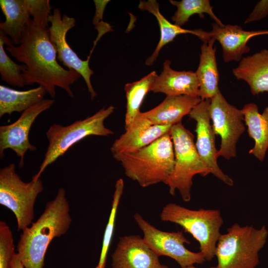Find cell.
<instances>
[{
  "instance_id": "obj_1",
  "label": "cell",
  "mask_w": 268,
  "mask_h": 268,
  "mask_svg": "<svg viewBox=\"0 0 268 268\" xmlns=\"http://www.w3.org/2000/svg\"><path fill=\"white\" fill-rule=\"evenodd\" d=\"M5 49L26 69L22 72L25 85L37 83L43 87L52 98L56 87L74 97L71 85L81 75L72 69H66L58 62L56 50L51 41L48 27L36 24L31 18L23 33L21 43L14 45L9 37L0 30Z\"/></svg>"
},
{
  "instance_id": "obj_2",
  "label": "cell",
  "mask_w": 268,
  "mask_h": 268,
  "mask_svg": "<svg viewBox=\"0 0 268 268\" xmlns=\"http://www.w3.org/2000/svg\"><path fill=\"white\" fill-rule=\"evenodd\" d=\"M69 205L65 190L59 189L48 201L37 220L22 231L17 250L24 268H43L45 256L51 241L68 231L71 223Z\"/></svg>"
},
{
  "instance_id": "obj_3",
  "label": "cell",
  "mask_w": 268,
  "mask_h": 268,
  "mask_svg": "<svg viewBox=\"0 0 268 268\" xmlns=\"http://www.w3.org/2000/svg\"><path fill=\"white\" fill-rule=\"evenodd\" d=\"M113 157L121 163L125 175L142 187L159 183L167 184L175 164L169 133L139 150Z\"/></svg>"
},
{
  "instance_id": "obj_4",
  "label": "cell",
  "mask_w": 268,
  "mask_h": 268,
  "mask_svg": "<svg viewBox=\"0 0 268 268\" xmlns=\"http://www.w3.org/2000/svg\"><path fill=\"white\" fill-rule=\"evenodd\" d=\"M268 236L265 226L256 229L235 223L221 234L215 257L218 268H255L259 263V252Z\"/></svg>"
},
{
  "instance_id": "obj_5",
  "label": "cell",
  "mask_w": 268,
  "mask_h": 268,
  "mask_svg": "<svg viewBox=\"0 0 268 268\" xmlns=\"http://www.w3.org/2000/svg\"><path fill=\"white\" fill-rule=\"evenodd\" d=\"M115 107L103 108L91 116L77 120L67 126L54 124L47 131L48 146L37 173L32 180L36 181L46 167L63 156L72 145L90 135L108 136L114 132L104 125L105 120L114 111Z\"/></svg>"
},
{
  "instance_id": "obj_6",
  "label": "cell",
  "mask_w": 268,
  "mask_h": 268,
  "mask_svg": "<svg viewBox=\"0 0 268 268\" xmlns=\"http://www.w3.org/2000/svg\"><path fill=\"white\" fill-rule=\"evenodd\" d=\"M161 220L180 225L191 234L200 244V249L207 261L215 257L217 243L223 223L219 210L188 209L174 203H169L162 208Z\"/></svg>"
},
{
  "instance_id": "obj_7",
  "label": "cell",
  "mask_w": 268,
  "mask_h": 268,
  "mask_svg": "<svg viewBox=\"0 0 268 268\" xmlns=\"http://www.w3.org/2000/svg\"><path fill=\"white\" fill-rule=\"evenodd\" d=\"M169 133L173 144L175 164L166 185L171 195L175 196L178 190L182 199L189 202L194 176L199 174L204 177L211 174V171L199 154L193 135L181 122L173 125Z\"/></svg>"
},
{
  "instance_id": "obj_8",
  "label": "cell",
  "mask_w": 268,
  "mask_h": 268,
  "mask_svg": "<svg viewBox=\"0 0 268 268\" xmlns=\"http://www.w3.org/2000/svg\"><path fill=\"white\" fill-rule=\"evenodd\" d=\"M43 189L40 179L29 182L22 180L13 163L0 169V204L13 212L18 231H23L33 223L35 203Z\"/></svg>"
},
{
  "instance_id": "obj_9",
  "label": "cell",
  "mask_w": 268,
  "mask_h": 268,
  "mask_svg": "<svg viewBox=\"0 0 268 268\" xmlns=\"http://www.w3.org/2000/svg\"><path fill=\"white\" fill-rule=\"evenodd\" d=\"M134 219L143 233V239L147 245L159 257L165 256L174 259L181 268L201 264L206 260L201 252H193L185 246L190 242L182 231L166 232L160 230L145 220L138 213Z\"/></svg>"
},
{
  "instance_id": "obj_10",
  "label": "cell",
  "mask_w": 268,
  "mask_h": 268,
  "mask_svg": "<svg viewBox=\"0 0 268 268\" xmlns=\"http://www.w3.org/2000/svg\"><path fill=\"white\" fill-rule=\"evenodd\" d=\"M209 114L214 133L221 138L217 157H236L237 142L245 130L242 110L230 104L219 90L210 99Z\"/></svg>"
},
{
  "instance_id": "obj_11",
  "label": "cell",
  "mask_w": 268,
  "mask_h": 268,
  "mask_svg": "<svg viewBox=\"0 0 268 268\" xmlns=\"http://www.w3.org/2000/svg\"><path fill=\"white\" fill-rule=\"evenodd\" d=\"M48 21L51 23V26L48 27L50 38L56 50L57 60L68 69H74L83 77L90 98L93 100L97 93L91 82V76L94 71L89 67L90 57L86 60L80 59L67 41V32L75 26V18L66 14L62 15L59 9L55 8Z\"/></svg>"
},
{
  "instance_id": "obj_12",
  "label": "cell",
  "mask_w": 268,
  "mask_h": 268,
  "mask_svg": "<svg viewBox=\"0 0 268 268\" xmlns=\"http://www.w3.org/2000/svg\"><path fill=\"white\" fill-rule=\"evenodd\" d=\"M52 99H45L21 113L14 123L0 127V157H4V151L13 150L20 158L19 166L24 165V155L27 151H33L36 147L30 142L29 134L32 124L42 113L55 103Z\"/></svg>"
},
{
  "instance_id": "obj_13",
  "label": "cell",
  "mask_w": 268,
  "mask_h": 268,
  "mask_svg": "<svg viewBox=\"0 0 268 268\" xmlns=\"http://www.w3.org/2000/svg\"><path fill=\"white\" fill-rule=\"evenodd\" d=\"M209 106L210 99L202 100L189 114L197 123L196 147L211 174L226 185L232 186L233 180L221 170L217 162L218 151L215 144V134L210 123Z\"/></svg>"
},
{
  "instance_id": "obj_14",
  "label": "cell",
  "mask_w": 268,
  "mask_h": 268,
  "mask_svg": "<svg viewBox=\"0 0 268 268\" xmlns=\"http://www.w3.org/2000/svg\"><path fill=\"white\" fill-rule=\"evenodd\" d=\"M159 257L140 236H124L112 255V268H162Z\"/></svg>"
},
{
  "instance_id": "obj_15",
  "label": "cell",
  "mask_w": 268,
  "mask_h": 268,
  "mask_svg": "<svg viewBox=\"0 0 268 268\" xmlns=\"http://www.w3.org/2000/svg\"><path fill=\"white\" fill-rule=\"evenodd\" d=\"M171 125H154L141 112L125 132L116 139L110 150L113 155L134 152L169 133Z\"/></svg>"
},
{
  "instance_id": "obj_16",
  "label": "cell",
  "mask_w": 268,
  "mask_h": 268,
  "mask_svg": "<svg viewBox=\"0 0 268 268\" xmlns=\"http://www.w3.org/2000/svg\"><path fill=\"white\" fill-rule=\"evenodd\" d=\"M212 30L208 32V37L219 42L223 60L226 63L232 61L240 62L242 56L250 51L247 43L251 38L268 34V30L246 31L236 25L220 26L214 23L212 24Z\"/></svg>"
},
{
  "instance_id": "obj_17",
  "label": "cell",
  "mask_w": 268,
  "mask_h": 268,
  "mask_svg": "<svg viewBox=\"0 0 268 268\" xmlns=\"http://www.w3.org/2000/svg\"><path fill=\"white\" fill-rule=\"evenodd\" d=\"M170 65L169 60L164 61L163 70L155 78L150 91L164 93L166 96H199V83L196 72L175 70Z\"/></svg>"
},
{
  "instance_id": "obj_18",
  "label": "cell",
  "mask_w": 268,
  "mask_h": 268,
  "mask_svg": "<svg viewBox=\"0 0 268 268\" xmlns=\"http://www.w3.org/2000/svg\"><path fill=\"white\" fill-rule=\"evenodd\" d=\"M201 100L199 96H166L158 105L141 114L152 125L173 126L181 123Z\"/></svg>"
},
{
  "instance_id": "obj_19",
  "label": "cell",
  "mask_w": 268,
  "mask_h": 268,
  "mask_svg": "<svg viewBox=\"0 0 268 268\" xmlns=\"http://www.w3.org/2000/svg\"><path fill=\"white\" fill-rule=\"evenodd\" d=\"M233 73L248 83L253 95L268 92V50L243 58Z\"/></svg>"
},
{
  "instance_id": "obj_20",
  "label": "cell",
  "mask_w": 268,
  "mask_h": 268,
  "mask_svg": "<svg viewBox=\"0 0 268 268\" xmlns=\"http://www.w3.org/2000/svg\"><path fill=\"white\" fill-rule=\"evenodd\" d=\"M138 7L141 10L148 11L156 17L160 31L159 42L153 53L145 61V64L147 66H151L158 58L161 49L178 35L193 34L198 37L203 43H207L210 40L207 31L202 29H186L171 23L161 13L159 3L155 0H140Z\"/></svg>"
},
{
  "instance_id": "obj_21",
  "label": "cell",
  "mask_w": 268,
  "mask_h": 268,
  "mask_svg": "<svg viewBox=\"0 0 268 268\" xmlns=\"http://www.w3.org/2000/svg\"><path fill=\"white\" fill-rule=\"evenodd\" d=\"M215 40L211 39L201 48L199 65L196 72L199 83V97L201 100L210 99L219 90V72L215 57Z\"/></svg>"
},
{
  "instance_id": "obj_22",
  "label": "cell",
  "mask_w": 268,
  "mask_h": 268,
  "mask_svg": "<svg viewBox=\"0 0 268 268\" xmlns=\"http://www.w3.org/2000/svg\"><path fill=\"white\" fill-rule=\"evenodd\" d=\"M241 110L248 127L249 135L255 141L249 154H253L262 162L268 148V107L261 114L258 106L250 103L245 105Z\"/></svg>"
},
{
  "instance_id": "obj_23",
  "label": "cell",
  "mask_w": 268,
  "mask_h": 268,
  "mask_svg": "<svg viewBox=\"0 0 268 268\" xmlns=\"http://www.w3.org/2000/svg\"><path fill=\"white\" fill-rule=\"evenodd\" d=\"M0 7L5 16V21L0 23V30L10 38L14 45H19L32 18L27 0H0Z\"/></svg>"
},
{
  "instance_id": "obj_24",
  "label": "cell",
  "mask_w": 268,
  "mask_h": 268,
  "mask_svg": "<svg viewBox=\"0 0 268 268\" xmlns=\"http://www.w3.org/2000/svg\"><path fill=\"white\" fill-rule=\"evenodd\" d=\"M45 89L39 86L25 91L16 90L0 85V117L14 112L23 113L44 99Z\"/></svg>"
},
{
  "instance_id": "obj_25",
  "label": "cell",
  "mask_w": 268,
  "mask_h": 268,
  "mask_svg": "<svg viewBox=\"0 0 268 268\" xmlns=\"http://www.w3.org/2000/svg\"><path fill=\"white\" fill-rule=\"evenodd\" d=\"M155 71L151 72L139 80L128 83L125 86L127 98L125 129L128 128L141 112L140 107L157 76Z\"/></svg>"
},
{
  "instance_id": "obj_26",
  "label": "cell",
  "mask_w": 268,
  "mask_h": 268,
  "mask_svg": "<svg viewBox=\"0 0 268 268\" xmlns=\"http://www.w3.org/2000/svg\"><path fill=\"white\" fill-rule=\"evenodd\" d=\"M169 1L177 7V10L171 19L177 26L182 27L194 14H199L200 17H204L203 13L209 15L219 26H224L213 12L212 6L208 0H170Z\"/></svg>"
},
{
  "instance_id": "obj_27",
  "label": "cell",
  "mask_w": 268,
  "mask_h": 268,
  "mask_svg": "<svg viewBox=\"0 0 268 268\" xmlns=\"http://www.w3.org/2000/svg\"><path fill=\"white\" fill-rule=\"evenodd\" d=\"M124 188V180L123 179L120 178L116 181L115 184L111 212L104 232L99 260L96 268H105L107 254L114 231L117 212L123 194Z\"/></svg>"
},
{
  "instance_id": "obj_28",
  "label": "cell",
  "mask_w": 268,
  "mask_h": 268,
  "mask_svg": "<svg viewBox=\"0 0 268 268\" xmlns=\"http://www.w3.org/2000/svg\"><path fill=\"white\" fill-rule=\"evenodd\" d=\"M4 42L0 35V74L2 80L9 85L23 87L24 81L22 72L26 69L24 65L15 63L8 56L4 48Z\"/></svg>"
},
{
  "instance_id": "obj_29",
  "label": "cell",
  "mask_w": 268,
  "mask_h": 268,
  "mask_svg": "<svg viewBox=\"0 0 268 268\" xmlns=\"http://www.w3.org/2000/svg\"><path fill=\"white\" fill-rule=\"evenodd\" d=\"M12 233L7 223L0 221V268H10L15 254Z\"/></svg>"
},
{
  "instance_id": "obj_30",
  "label": "cell",
  "mask_w": 268,
  "mask_h": 268,
  "mask_svg": "<svg viewBox=\"0 0 268 268\" xmlns=\"http://www.w3.org/2000/svg\"><path fill=\"white\" fill-rule=\"evenodd\" d=\"M33 21L37 24L48 27L51 6L49 0H27Z\"/></svg>"
},
{
  "instance_id": "obj_31",
  "label": "cell",
  "mask_w": 268,
  "mask_h": 268,
  "mask_svg": "<svg viewBox=\"0 0 268 268\" xmlns=\"http://www.w3.org/2000/svg\"><path fill=\"white\" fill-rule=\"evenodd\" d=\"M268 15V0H262L255 5L252 12L248 16L244 23L260 20Z\"/></svg>"
},
{
  "instance_id": "obj_32",
  "label": "cell",
  "mask_w": 268,
  "mask_h": 268,
  "mask_svg": "<svg viewBox=\"0 0 268 268\" xmlns=\"http://www.w3.org/2000/svg\"><path fill=\"white\" fill-rule=\"evenodd\" d=\"M109 0H94V2L95 5L96 11L95 14L93 19L92 23L97 27L100 21L102 20L103 13L107 4L109 2Z\"/></svg>"
},
{
  "instance_id": "obj_33",
  "label": "cell",
  "mask_w": 268,
  "mask_h": 268,
  "mask_svg": "<svg viewBox=\"0 0 268 268\" xmlns=\"http://www.w3.org/2000/svg\"><path fill=\"white\" fill-rule=\"evenodd\" d=\"M10 268H24L18 253H15L11 260Z\"/></svg>"
},
{
  "instance_id": "obj_34",
  "label": "cell",
  "mask_w": 268,
  "mask_h": 268,
  "mask_svg": "<svg viewBox=\"0 0 268 268\" xmlns=\"http://www.w3.org/2000/svg\"><path fill=\"white\" fill-rule=\"evenodd\" d=\"M184 268H198L195 267L194 265H192V266L186 267ZM208 268H218V267L216 266V267H210Z\"/></svg>"
},
{
  "instance_id": "obj_35",
  "label": "cell",
  "mask_w": 268,
  "mask_h": 268,
  "mask_svg": "<svg viewBox=\"0 0 268 268\" xmlns=\"http://www.w3.org/2000/svg\"><path fill=\"white\" fill-rule=\"evenodd\" d=\"M162 268H169L167 266L163 265V267Z\"/></svg>"
}]
</instances>
